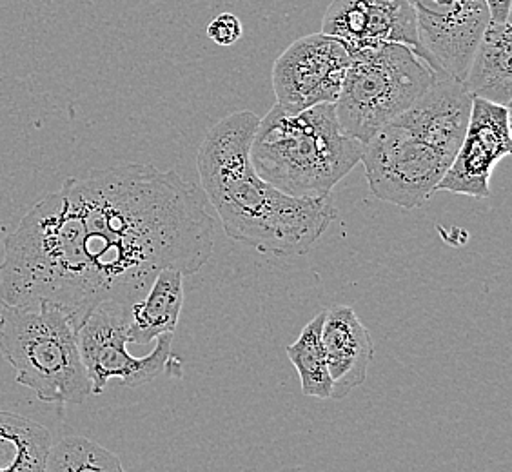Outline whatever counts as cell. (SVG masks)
<instances>
[{"label":"cell","mask_w":512,"mask_h":472,"mask_svg":"<svg viewBox=\"0 0 512 472\" xmlns=\"http://www.w3.org/2000/svg\"><path fill=\"white\" fill-rule=\"evenodd\" d=\"M491 22H507L511 20V0H485Z\"/></svg>","instance_id":"obj_19"},{"label":"cell","mask_w":512,"mask_h":472,"mask_svg":"<svg viewBox=\"0 0 512 472\" xmlns=\"http://www.w3.org/2000/svg\"><path fill=\"white\" fill-rule=\"evenodd\" d=\"M258 120L244 109L207 131L197 155L200 186L231 240L264 255H306L335 222L338 209L331 195L289 197L256 175L251 144Z\"/></svg>","instance_id":"obj_2"},{"label":"cell","mask_w":512,"mask_h":472,"mask_svg":"<svg viewBox=\"0 0 512 472\" xmlns=\"http://www.w3.org/2000/svg\"><path fill=\"white\" fill-rule=\"evenodd\" d=\"M46 472H126L119 458L86 436H66L51 445Z\"/></svg>","instance_id":"obj_17"},{"label":"cell","mask_w":512,"mask_h":472,"mask_svg":"<svg viewBox=\"0 0 512 472\" xmlns=\"http://www.w3.org/2000/svg\"><path fill=\"white\" fill-rule=\"evenodd\" d=\"M207 37L218 46H233L244 35L242 22L233 13H220L207 24Z\"/></svg>","instance_id":"obj_18"},{"label":"cell","mask_w":512,"mask_h":472,"mask_svg":"<svg viewBox=\"0 0 512 472\" xmlns=\"http://www.w3.org/2000/svg\"><path fill=\"white\" fill-rule=\"evenodd\" d=\"M51 445L44 425L0 411V472H46Z\"/></svg>","instance_id":"obj_15"},{"label":"cell","mask_w":512,"mask_h":472,"mask_svg":"<svg viewBox=\"0 0 512 472\" xmlns=\"http://www.w3.org/2000/svg\"><path fill=\"white\" fill-rule=\"evenodd\" d=\"M325 309L307 322L295 342L287 345L286 353L295 365L300 376L302 393L318 400H327L333 393V380L327 367L324 344H322V327H324Z\"/></svg>","instance_id":"obj_16"},{"label":"cell","mask_w":512,"mask_h":472,"mask_svg":"<svg viewBox=\"0 0 512 472\" xmlns=\"http://www.w3.org/2000/svg\"><path fill=\"white\" fill-rule=\"evenodd\" d=\"M351 53L340 40L313 33L295 40L273 66L276 106L291 113L335 104Z\"/></svg>","instance_id":"obj_8"},{"label":"cell","mask_w":512,"mask_h":472,"mask_svg":"<svg viewBox=\"0 0 512 472\" xmlns=\"http://www.w3.org/2000/svg\"><path fill=\"white\" fill-rule=\"evenodd\" d=\"M215 220L175 169L120 164L69 177L4 242L0 304L57 305L79 325L97 307L131 311L164 269L197 275Z\"/></svg>","instance_id":"obj_1"},{"label":"cell","mask_w":512,"mask_h":472,"mask_svg":"<svg viewBox=\"0 0 512 472\" xmlns=\"http://www.w3.org/2000/svg\"><path fill=\"white\" fill-rule=\"evenodd\" d=\"M322 344L333 380L331 398L342 400L367 380L375 354L373 336L353 307L333 305L325 309Z\"/></svg>","instance_id":"obj_12"},{"label":"cell","mask_w":512,"mask_h":472,"mask_svg":"<svg viewBox=\"0 0 512 472\" xmlns=\"http://www.w3.org/2000/svg\"><path fill=\"white\" fill-rule=\"evenodd\" d=\"M511 151V108L473 99L462 146L442 178L438 191L465 197H489V182L494 168L502 158L509 157Z\"/></svg>","instance_id":"obj_10"},{"label":"cell","mask_w":512,"mask_h":472,"mask_svg":"<svg viewBox=\"0 0 512 472\" xmlns=\"http://www.w3.org/2000/svg\"><path fill=\"white\" fill-rule=\"evenodd\" d=\"M471 106L462 82L440 73L424 97L365 144L362 162L373 195L409 211L424 206L462 146Z\"/></svg>","instance_id":"obj_3"},{"label":"cell","mask_w":512,"mask_h":472,"mask_svg":"<svg viewBox=\"0 0 512 472\" xmlns=\"http://www.w3.org/2000/svg\"><path fill=\"white\" fill-rule=\"evenodd\" d=\"M129 311L97 307L77 329L80 356L88 373L91 394L99 396L111 380L126 387L149 384L160 374L182 376V362L171 347L175 333L158 336L155 349L146 356L129 354Z\"/></svg>","instance_id":"obj_7"},{"label":"cell","mask_w":512,"mask_h":472,"mask_svg":"<svg viewBox=\"0 0 512 472\" xmlns=\"http://www.w3.org/2000/svg\"><path fill=\"white\" fill-rule=\"evenodd\" d=\"M0 354L17 384L44 404H84L91 396L77 325L57 305H2Z\"/></svg>","instance_id":"obj_5"},{"label":"cell","mask_w":512,"mask_h":472,"mask_svg":"<svg viewBox=\"0 0 512 472\" xmlns=\"http://www.w3.org/2000/svg\"><path fill=\"white\" fill-rule=\"evenodd\" d=\"M438 75L422 55L402 44L353 51L335 102L338 122L365 146L424 97Z\"/></svg>","instance_id":"obj_6"},{"label":"cell","mask_w":512,"mask_h":472,"mask_svg":"<svg viewBox=\"0 0 512 472\" xmlns=\"http://www.w3.org/2000/svg\"><path fill=\"white\" fill-rule=\"evenodd\" d=\"M184 307V275L175 269L158 273L148 293L129 311V344L148 345L175 333Z\"/></svg>","instance_id":"obj_14"},{"label":"cell","mask_w":512,"mask_h":472,"mask_svg":"<svg viewBox=\"0 0 512 472\" xmlns=\"http://www.w3.org/2000/svg\"><path fill=\"white\" fill-rule=\"evenodd\" d=\"M511 59V20L489 22L476 44L473 59L462 80L471 97L511 108Z\"/></svg>","instance_id":"obj_13"},{"label":"cell","mask_w":512,"mask_h":472,"mask_svg":"<svg viewBox=\"0 0 512 472\" xmlns=\"http://www.w3.org/2000/svg\"><path fill=\"white\" fill-rule=\"evenodd\" d=\"M414 11L420 55L436 73L462 82L476 44L491 22L485 0H407Z\"/></svg>","instance_id":"obj_9"},{"label":"cell","mask_w":512,"mask_h":472,"mask_svg":"<svg viewBox=\"0 0 512 472\" xmlns=\"http://www.w3.org/2000/svg\"><path fill=\"white\" fill-rule=\"evenodd\" d=\"M364 144L345 133L335 104L291 113L275 106L251 144L256 175L295 198H324L362 162Z\"/></svg>","instance_id":"obj_4"},{"label":"cell","mask_w":512,"mask_h":472,"mask_svg":"<svg viewBox=\"0 0 512 472\" xmlns=\"http://www.w3.org/2000/svg\"><path fill=\"white\" fill-rule=\"evenodd\" d=\"M320 33L340 40L349 53L402 44L420 55L416 19L407 0H333Z\"/></svg>","instance_id":"obj_11"}]
</instances>
